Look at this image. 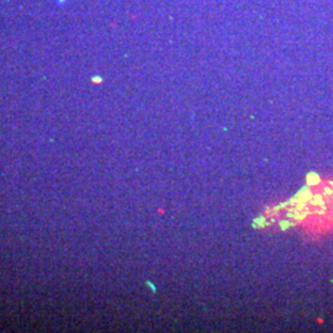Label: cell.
Listing matches in <instances>:
<instances>
[{"label": "cell", "instance_id": "1", "mask_svg": "<svg viewBox=\"0 0 333 333\" xmlns=\"http://www.w3.org/2000/svg\"><path fill=\"white\" fill-rule=\"evenodd\" d=\"M68 1H69V0H57V4H58V5H63V4H66Z\"/></svg>", "mask_w": 333, "mask_h": 333}]
</instances>
